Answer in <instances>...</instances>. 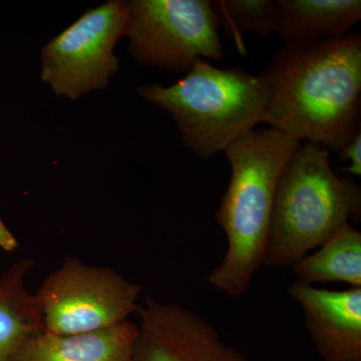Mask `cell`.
Returning a JSON list of instances; mask_svg holds the SVG:
<instances>
[{"mask_svg":"<svg viewBox=\"0 0 361 361\" xmlns=\"http://www.w3.org/2000/svg\"><path fill=\"white\" fill-rule=\"evenodd\" d=\"M259 75L269 92L270 128L336 153L360 132V33L285 45Z\"/></svg>","mask_w":361,"mask_h":361,"instance_id":"cell-1","label":"cell"},{"mask_svg":"<svg viewBox=\"0 0 361 361\" xmlns=\"http://www.w3.org/2000/svg\"><path fill=\"white\" fill-rule=\"evenodd\" d=\"M300 142L280 130H252L225 149L231 180L216 214L228 245L208 283L237 297L247 293L263 265L278 183Z\"/></svg>","mask_w":361,"mask_h":361,"instance_id":"cell-2","label":"cell"},{"mask_svg":"<svg viewBox=\"0 0 361 361\" xmlns=\"http://www.w3.org/2000/svg\"><path fill=\"white\" fill-rule=\"evenodd\" d=\"M360 214V187L334 172L329 149L300 142L278 183L263 265L291 267Z\"/></svg>","mask_w":361,"mask_h":361,"instance_id":"cell-3","label":"cell"},{"mask_svg":"<svg viewBox=\"0 0 361 361\" xmlns=\"http://www.w3.org/2000/svg\"><path fill=\"white\" fill-rule=\"evenodd\" d=\"M140 96L168 111L185 146L207 160L264 123L269 92L260 75L204 59L174 84L141 85Z\"/></svg>","mask_w":361,"mask_h":361,"instance_id":"cell-4","label":"cell"},{"mask_svg":"<svg viewBox=\"0 0 361 361\" xmlns=\"http://www.w3.org/2000/svg\"><path fill=\"white\" fill-rule=\"evenodd\" d=\"M129 25L125 0H110L85 11L42 47V82L71 101L106 89L120 66L116 45L127 37Z\"/></svg>","mask_w":361,"mask_h":361,"instance_id":"cell-5","label":"cell"},{"mask_svg":"<svg viewBox=\"0 0 361 361\" xmlns=\"http://www.w3.org/2000/svg\"><path fill=\"white\" fill-rule=\"evenodd\" d=\"M128 2V49L140 65L186 75L198 59L224 58L219 23L211 0Z\"/></svg>","mask_w":361,"mask_h":361,"instance_id":"cell-6","label":"cell"},{"mask_svg":"<svg viewBox=\"0 0 361 361\" xmlns=\"http://www.w3.org/2000/svg\"><path fill=\"white\" fill-rule=\"evenodd\" d=\"M142 287L111 268L66 257L40 285L35 296L44 331L73 334L126 322L139 307Z\"/></svg>","mask_w":361,"mask_h":361,"instance_id":"cell-7","label":"cell"},{"mask_svg":"<svg viewBox=\"0 0 361 361\" xmlns=\"http://www.w3.org/2000/svg\"><path fill=\"white\" fill-rule=\"evenodd\" d=\"M132 361H250L206 319L179 304L146 297Z\"/></svg>","mask_w":361,"mask_h":361,"instance_id":"cell-8","label":"cell"},{"mask_svg":"<svg viewBox=\"0 0 361 361\" xmlns=\"http://www.w3.org/2000/svg\"><path fill=\"white\" fill-rule=\"evenodd\" d=\"M288 293L323 361H361V287L329 290L296 281Z\"/></svg>","mask_w":361,"mask_h":361,"instance_id":"cell-9","label":"cell"},{"mask_svg":"<svg viewBox=\"0 0 361 361\" xmlns=\"http://www.w3.org/2000/svg\"><path fill=\"white\" fill-rule=\"evenodd\" d=\"M137 325L129 319L92 331L30 337L16 361H132Z\"/></svg>","mask_w":361,"mask_h":361,"instance_id":"cell-10","label":"cell"},{"mask_svg":"<svg viewBox=\"0 0 361 361\" xmlns=\"http://www.w3.org/2000/svg\"><path fill=\"white\" fill-rule=\"evenodd\" d=\"M277 35L285 45L348 35L361 20L360 0H276Z\"/></svg>","mask_w":361,"mask_h":361,"instance_id":"cell-11","label":"cell"},{"mask_svg":"<svg viewBox=\"0 0 361 361\" xmlns=\"http://www.w3.org/2000/svg\"><path fill=\"white\" fill-rule=\"evenodd\" d=\"M35 265L23 258L0 274V361H16L23 344L44 330L37 296L25 287Z\"/></svg>","mask_w":361,"mask_h":361,"instance_id":"cell-12","label":"cell"},{"mask_svg":"<svg viewBox=\"0 0 361 361\" xmlns=\"http://www.w3.org/2000/svg\"><path fill=\"white\" fill-rule=\"evenodd\" d=\"M299 282L313 285L344 282L361 287V233L345 224L312 255L291 266Z\"/></svg>","mask_w":361,"mask_h":361,"instance_id":"cell-13","label":"cell"},{"mask_svg":"<svg viewBox=\"0 0 361 361\" xmlns=\"http://www.w3.org/2000/svg\"><path fill=\"white\" fill-rule=\"evenodd\" d=\"M211 4L219 26L239 44L245 32L269 37L277 32L276 0H214Z\"/></svg>","mask_w":361,"mask_h":361,"instance_id":"cell-14","label":"cell"},{"mask_svg":"<svg viewBox=\"0 0 361 361\" xmlns=\"http://www.w3.org/2000/svg\"><path fill=\"white\" fill-rule=\"evenodd\" d=\"M361 130L348 142L341 152H338L339 159L344 163H350L348 167L344 168V172L353 176H361Z\"/></svg>","mask_w":361,"mask_h":361,"instance_id":"cell-15","label":"cell"},{"mask_svg":"<svg viewBox=\"0 0 361 361\" xmlns=\"http://www.w3.org/2000/svg\"><path fill=\"white\" fill-rule=\"evenodd\" d=\"M18 242L13 233L9 231L8 228L4 224V221L0 219V248L6 252H13L18 248Z\"/></svg>","mask_w":361,"mask_h":361,"instance_id":"cell-16","label":"cell"}]
</instances>
